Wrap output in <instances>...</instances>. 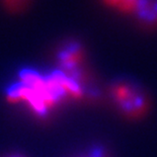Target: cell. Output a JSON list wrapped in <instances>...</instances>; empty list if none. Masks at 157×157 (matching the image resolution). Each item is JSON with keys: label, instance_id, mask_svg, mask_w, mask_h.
<instances>
[{"label": "cell", "instance_id": "1", "mask_svg": "<svg viewBox=\"0 0 157 157\" xmlns=\"http://www.w3.org/2000/svg\"><path fill=\"white\" fill-rule=\"evenodd\" d=\"M81 93L77 80L63 71L43 76L33 70H23L21 82L8 88L7 98L12 102L25 101L35 113L43 116L63 98L67 95L78 98Z\"/></svg>", "mask_w": 157, "mask_h": 157}, {"label": "cell", "instance_id": "2", "mask_svg": "<svg viewBox=\"0 0 157 157\" xmlns=\"http://www.w3.org/2000/svg\"><path fill=\"white\" fill-rule=\"evenodd\" d=\"M113 99L126 115L136 118L143 115L147 108V101L141 90L129 82H118L112 89Z\"/></svg>", "mask_w": 157, "mask_h": 157}, {"label": "cell", "instance_id": "3", "mask_svg": "<svg viewBox=\"0 0 157 157\" xmlns=\"http://www.w3.org/2000/svg\"><path fill=\"white\" fill-rule=\"evenodd\" d=\"M134 13L144 25H157V0H139Z\"/></svg>", "mask_w": 157, "mask_h": 157}, {"label": "cell", "instance_id": "4", "mask_svg": "<svg viewBox=\"0 0 157 157\" xmlns=\"http://www.w3.org/2000/svg\"><path fill=\"white\" fill-rule=\"evenodd\" d=\"M60 63L63 66V69L71 72L78 65L80 59V50L77 45H70L65 50L60 53Z\"/></svg>", "mask_w": 157, "mask_h": 157}, {"label": "cell", "instance_id": "5", "mask_svg": "<svg viewBox=\"0 0 157 157\" xmlns=\"http://www.w3.org/2000/svg\"><path fill=\"white\" fill-rule=\"evenodd\" d=\"M113 7L124 12H135L139 0H105Z\"/></svg>", "mask_w": 157, "mask_h": 157}, {"label": "cell", "instance_id": "6", "mask_svg": "<svg viewBox=\"0 0 157 157\" xmlns=\"http://www.w3.org/2000/svg\"><path fill=\"white\" fill-rule=\"evenodd\" d=\"M93 157H98V155H96V154H95V155H94V156H93Z\"/></svg>", "mask_w": 157, "mask_h": 157}]
</instances>
